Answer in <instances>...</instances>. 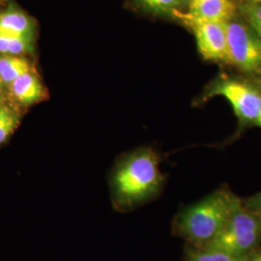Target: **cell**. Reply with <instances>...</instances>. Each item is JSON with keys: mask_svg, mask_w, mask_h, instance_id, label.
Wrapping results in <instances>:
<instances>
[{"mask_svg": "<svg viewBox=\"0 0 261 261\" xmlns=\"http://www.w3.org/2000/svg\"><path fill=\"white\" fill-rule=\"evenodd\" d=\"M156 151L139 148L122 160L112 176V200L121 211L133 210L154 198L164 186Z\"/></svg>", "mask_w": 261, "mask_h": 261, "instance_id": "cell-1", "label": "cell"}, {"mask_svg": "<svg viewBox=\"0 0 261 261\" xmlns=\"http://www.w3.org/2000/svg\"><path fill=\"white\" fill-rule=\"evenodd\" d=\"M238 200L229 191L217 190L184 208L174 220L173 230L192 248H208L222 232Z\"/></svg>", "mask_w": 261, "mask_h": 261, "instance_id": "cell-2", "label": "cell"}, {"mask_svg": "<svg viewBox=\"0 0 261 261\" xmlns=\"http://www.w3.org/2000/svg\"><path fill=\"white\" fill-rule=\"evenodd\" d=\"M261 240V217L239 199L218 238L208 248L247 256Z\"/></svg>", "mask_w": 261, "mask_h": 261, "instance_id": "cell-3", "label": "cell"}, {"mask_svg": "<svg viewBox=\"0 0 261 261\" xmlns=\"http://www.w3.org/2000/svg\"><path fill=\"white\" fill-rule=\"evenodd\" d=\"M224 98L237 117L243 121L254 122L261 114V94L251 85L225 75H218L206 87L204 97Z\"/></svg>", "mask_w": 261, "mask_h": 261, "instance_id": "cell-4", "label": "cell"}, {"mask_svg": "<svg viewBox=\"0 0 261 261\" xmlns=\"http://www.w3.org/2000/svg\"><path fill=\"white\" fill-rule=\"evenodd\" d=\"M228 64L248 73H261V39L250 25L225 22Z\"/></svg>", "mask_w": 261, "mask_h": 261, "instance_id": "cell-5", "label": "cell"}, {"mask_svg": "<svg viewBox=\"0 0 261 261\" xmlns=\"http://www.w3.org/2000/svg\"><path fill=\"white\" fill-rule=\"evenodd\" d=\"M173 16L192 30L196 38L197 49L204 59L228 64L225 22L200 19L179 10Z\"/></svg>", "mask_w": 261, "mask_h": 261, "instance_id": "cell-6", "label": "cell"}, {"mask_svg": "<svg viewBox=\"0 0 261 261\" xmlns=\"http://www.w3.org/2000/svg\"><path fill=\"white\" fill-rule=\"evenodd\" d=\"M189 14L200 19L227 22L236 13L233 0H189Z\"/></svg>", "mask_w": 261, "mask_h": 261, "instance_id": "cell-7", "label": "cell"}, {"mask_svg": "<svg viewBox=\"0 0 261 261\" xmlns=\"http://www.w3.org/2000/svg\"><path fill=\"white\" fill-rule=\"evenodd\" d=\"M32 19L21 11L8 9L0 13V32L17 36L34 37Z\"/></svg>", "mask_w": 261, "mask_h": 261, "instance_id": "cell-8", "label": "cell"}, {"mask_svg": "<svg viewBox=\"0 0 261 261\" xmlns=\"http://www.w3.org/2000/svg\"><path fill=\"white\" fill-rule=\"evenodd\" d=\"M14 97L23 105L37 103L44 95V87L32 73L28 72L10 84Z\"/></svg>", "mask_w": 261, "mask_h": 261, "instance_id": "cell-9", "label": "cell"}, {"mask_svg": "<svg viewBox=\"0 0 261 261\" xmlns=\"http://www.w3.org/2000/svg\"><path fill=\"white\" fill-rule=\"evenodd\" d=\"M28 72H30V64L24 57L7 55L0 56V79L4 84L10 85Z\"/></svg>", "mask_w": 261, "mask_h": 261, "instance_id": "cell-10", "label": "cell"}, {"mask_svg": "<svg viewBox=\"0 0 261 261\" xmlns=\"http://www.w3.org/2000/svg\"><path fill=\"white\" fill-rule=\"evenodd\" d=\"M33 37L17 36L0 32V54L21 56L33 50Z\"/></svg>", "mask_w": 261, "mask_h": 261, "instance_id": "cell-11", "label": "cell"}, {"mask_svg": "<svg viewBox=\"0 0 261 261\" xmlns=\"http://www.w3.org/2000/svg\"><path fill=\"white\" fill-rule=\"evenodd\" d=\"M186 261H245L246 256H236L212 248H192L187 252Z\"/></svg>", "mask_w": 261, "mask_h": 261, "instance_id": "cell-12", "label": "cell"}, {"mask_svg": "<svg viewBox=\"0 0 261 261\" xmlns=\"http://www.w3.org/2000/svg\"><path fill=\"white\" fill-rule=\"evenodd\" d=\"M143 9L155 15H173L183 0H137Z\"/></svg>", "mask_w": 261, "mask_h": 261, "instance_id": "cell-13", "label": "cell"}, {"mask_svg": "<svg viewBox=\"0 0 261 261\" xmlns=\"http://www.w3.org/2000/svg\"><path fill=\"white\" fill-rule=\"evenodd\" d=\"M19 124V116L8 106L0 105V144L8 140Z\"/></svg>", "mask_w": 261, "mask_h": 261, "instance_id": "cell-14", "label": "cell"}, {"mask_svg": "<svg viewBox=\"0 0 261 261\" xmlns=\"http://www.w3.org/2000/svg\"><path fill=\"white\" fill-rule=\"evenodd\" d=\"M241 11L248 20L249 25L261 39V4L245 3L241 6Z\"/></svg>", "mask_w": 261, "mask_h": 261, "instance_id": "cell-15", "label": "cell"}, {"mask_svg": "<svg viewBox=\"0 0 261 261\" xmlns=\"http://www.w3.org/2000/svg\"><path fill=\"white\" fill-rule=\"evenodd\" d=\"M249 208L252 209V211H254L255 213H257L261 217V194L255 196L254 198H252Z\"/></svg>", "mask_w": 261, "mask_h": 261, "instance_id": "cell-16", "label": "cell"}, {"mask_svg": "<svg viewBox=\"0 0 261 261\" xmlns=\"http://www.w3.org/2000/svg\"><path fill=\"white\" fill-rule=\"evenodd\" d=\"M245 261H261V250L249 253Z\"/></svg>", "mask_w": 261, "mask_h": 261, "instance_id": "cell-17", "label": "cell"}, {"mask_svg": "<svg viewBox=\"0 0 261 261\" xmlns=\"http://www.w3.org/2000/svg\"><path fill=\"white\" fill-rule=\"evenodd\" d=\"M246 3H249V4H261V0H246Z\"/></svg>", "mask_w": 261, "mask_h": 261, "instance_id": "cell-18", "label": "cell"}, {"mask_svg": "<svg viewBox=\"0 0 261 261\" xmlns=\"http://www.w3.org/2000/svg\"><path fill=\"white\" fill-rule=\"evenodd\" d=\"M3 84H4V83L0 79V97H1V95L3 93Z\"/></svg>", "mask_w": 261, "mask_h": 261, "instance_id": "cell-19", "label": "cell"}, {"mask_svg": "<svg viewBox=\"0 0 261 261\" xmlns=\"http://www.w3.org/2000/svg\"><path fill=\"white\" fill-rule=\"evenodd\" d=\"M255 124L257 125V126H259V127H261V114L259 115V117L257 118V120L255 121Z\"/></svg>", "mask_w": 261, "mask_h": 261, "instance_id": "cell-20", "label": "cell"}]
</instances>
